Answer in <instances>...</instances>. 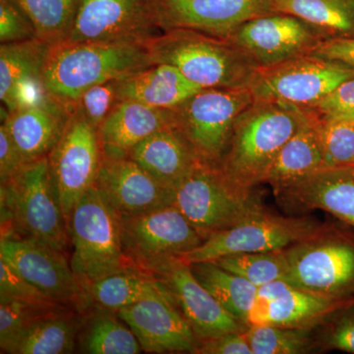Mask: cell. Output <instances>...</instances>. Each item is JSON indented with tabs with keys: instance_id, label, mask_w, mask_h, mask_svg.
I'll return each mask as SVG.
<instances>
[{
	"instance_id": "27",
	"label": "cell",
	"mask_w": 354,
	"mask_h": 354,
	"mask_svg": "<svg viewBox=\"0 0 354 354\" xmlns=\"http://www.w3.org/2000/svg\"><path fill=\"white\" fill-rule=\"evenodd\" d=\"M270 12L295 16L328 39H354V0H268Z\"/></svg>"
},
{
	"instance_id": "5",
	"label": "cell",
	"mask_w": 354,
	"mask_h": 354,
	"mask_svg": "<svg viewBox=\"0 0 354 354\" xmlns=\"http://www.w3.org/2000/svg\"><path fill=\"white\" fill-rule=\"evenodd\" d=\"M1 223L22 237L66 252L68 223L58 200L48 158L27 162L6 184H1Z\"/></svg>"
},
{
	"instance_id": "29",
	"label": "cell",
	"mask_w": 354,
	"mask_h": 354,
	"mask_svg": "<svg viewBox=\"0 0 354 354\" xmlns=\"http://www.w3.org/2000/svg\"><path fill=\"white\" fill-rule=\"evenodd\" d=\"M195 278L228 313L248 326L249 316L258 297L257 286L223 269L214 262L190 264Z\"/></svg>"
},
{
	"instance_id": "32",
	"label": "cell",
	"mask_w": 354,
	"mask_h": 354,
	"mask_svg": "<svg viewBox=\"0 0 354 354\" xmlns=\"http://www.w3.org/2000/svg\"><path fill=\"white\" fill-rule=\"evenodd\" d=\"M31 18L37 38L50 46L68 39L81 0H16Z\"/></svg>"
},
{
	"instance_id": "25",
	"label": "cell",
	"mask_w": 354,
	"mask_h": 354,
	"mask_svg": "<svg viewBox=\"0 0 354 354\" xmlns=\"http://www.w3.org/2000/svg\"><path fill=\"white\" fill-rule=\"evenodd\" d=\"M201 90L178 69L167 64H155L118 80L120 101L131 100L158 109L178 108Z\"/></svg>"
},
{
	"instance_id": "13",
	"label": "cell",
	"mask_w": 354,
	"mask_h": 354,
	"mask_svg": "<svg viewBox=\"0 0 354 354\" xmlns=\"http://www.w3.org/2000/svg\"><path fill=\"white\" fill-rule=\"evenodd\" d=\"M0 259L59 305L84 308L88 299L64 253L26 237L1 236Z\"/></svg>"
},
{
	"instance_id": "31",
	"label": "cell",
	"mask_w": 354,
	"mask_h": 354,
	"mask_svg": "<svg viewBox=\"0 0 354 354\" xmlns=\"http://www.w3.org/2000/svg\"><path fill=\"white\" fill-rule=\"evenodd\" d=\"M50 44L39 39L0 46V99L6 101L13 88L28 77L43 73Z\"/></svg>"
},
{
	"instance_id": "9",
	"label": "cell",
	"mask_w": 354,
	"mask_h": 354,
	"mask_svg": "<svg viewBox=\"0 0 354 354\" xmlns=\"http://www.w3.org/2000/svg\"><path fill=\"white\" fill-rule=\"evenodd\" d=\"M351 77H354L353 66L309 55L258 67L248 88L255 101L306 108Z\"/></svg>"
},
{
	"instance_id": "24",
	"label": "cell",
	"mask_w": 354,
	"mask_h": 354,
	"mask_svg": "<svg viewBox=\"0 0 354 354\" xmlns=\"http://www.w3.org/2000/svg\"><path fill=\"white\" fill-rule=\"evenodd\" d=\"M128 157L171 190H176L200 162L176 127L153 133L134 147Z\"/></svg>"
},
{
	"instance_id": "3",
	"label": "cell",
	"mask_w": 354,
	"mask_h": 354,
	"mask_svg": "<svg viewBox=\"0 0 354 354\" xmlns=\"http://www.w3.org/2000/svg\"><path fill=\"white\" fill-rule=\"evenodd\" d=\"M153 65L176 67L203 88L248 87L258 65L227 39L176 29L145 41Z\"/></svg>"
},
{
	"instance_id": "33",
	"label": "cell",
	"mask_w": 354,
	"mask_h": 354,
	"mask_svg": "<svg viewBox=\"0 0 354 354\" xmlns=\"http://www.w3.org/2000/svg\"><path fill=\"white\" fill-rule=\"evenodd\" d=\"M213 262L247 279L257 288L272 281H285L288 272L286 249L268 252L232 254Z\"/></svg>"
},
{
	"instance_id": "43",
	"label": "cell",
	"mask_w": 354,
	"mask_h": 354,
	"mask_svg": "<svg viewBox=\"0 0 354 354\" xmlns=\"http://www.w3.org/2000/svg\"><path fill=\"white\" fill-rule=\"evenodd\" d=\"M197 353L253 354L244 333H230L200 342Z\"/></svg>"
},
{
	"instance_id": "45",
	"label": "cell",
	"mask_w": 354,
	"mask_h": 354,
	"mask_svg": "<svg viewBox=\"0 0 354 354\" xmlns=\"http://www.w3.org/2000/svg\"><path fill=\"white\" fill-rule=\"evenodd\" d=\"M311 55L354 67V39H326L311 53Z\"/></svg>"
},
{
	"instance_id": "39",
	"label": "cell",
	"mask_w": 354,
	"mask_h": 354,
	"mask_svg": "<svg viewBox=\"0 0 354 354\" xmlns=\"http://www.w3.org/2000/svg\"><path fill=\"white\" fill-rule=\"evenodd\" d=\"M299 109L318 122L354 118V77L344 81L321 101Z\"/></svg>"
},
{
	"instance_id": "16",
	"label": "cell",
	"mask_w": 354,
	"mask_h": 354,
	"mask_svg": "<svg viewBox=\"0 0 354 354\" xmlns=\"http://www.w3.org/2000/svg\"><path fill=\"white\" fill-rule=\"evenodd\" d=\"M151 274L169 290L199 342L230 333H244L248 329L216 301L195 278L190 265L181 258L165 261Z\"/></svg>"
},
{
	"instance_id": "35",
	"label": "cell",
	"mask_w": 354,
	"mask_h": 354,
	"mask_svg": "<svg viewBox=\"0 0 354 354\" xmlns=\"http://www.w3.org/2000/svg\"><path fill=\"white\" fill-rule=\"evenodd\" d=\"M244 334L253 354H299L310 346L307 329L252 325Z\"/></svg>"
},
{
	"instance_id": "11",
	"label": "cell",
	"mask_w": 354,
	"mask_h": 354,
	"mask_svg": "<svg viewBox=\"0 0 354 354\" xmlns=\"http://www.w3.org/2000/svg\"><path fill=\"white\" fill-rule=\"evenodd\" d=\"M120 216L121 239L128 259L150 274L165 261L181 258L204 241L174 206L141 215Z\"/></svg>"
},
{
	"instance_id": "4",
	"label": "cell",
	"mask_w": 354,
	"mask_h": 354,
	"mask_svg": "<svg viewBox=\"0 0 354 354\" xmlns=\"http://www.w3.org/2000/svg\"><path fill=\"white\" fill-rule=\"evenodd\" d=\"M255 188L242 187L218 165L200 160L174 190L172 206L206 241L266 212Z\"/></svg>"
},
{
	"instance_id": "17",
	"label": "cell",
	"mask_w": 354,
	"mask_h": 354,
	"mask_svg": "<svg viewBox=\"0 0 354 354\" xmlns=\"http://www.w3.org/2000/svg\"><path fill=\"white\" fill-rule=\"evenodd\" d=\"M267 14L268 0H156L162 32L186 29L227 39L246 21Z\"/></svg>"
},
{
	"instance_id": "30",
	"label": "cell",
	"mask_w": 354,
	"mask_h": 354,
	"mask_svg": "<svg viewBox=\"0 0 354 354\" xmlns=\"http://www.w3.org/2000/svg\"><path fill=\"white\" fill-rule=\"evenodd\" d=\"M79 324L75 319L53 311L39 316L29 326L18 344V354L71 353Z\"/></svg>"
},
{
	"instance_id": "37",
	"label": "cell",
	"mask_w": 354,
	"mask_h": 354,
	"mask_svg": "<svg viewBox=\"0 0 354 354\" xmlns=\"http://www.w3.org/2000/svg\"><path fill=\"white\" fill-rule=\"evenodd\" d=\"M319 123L322 130L323 167L354 165V118Z\"/></svg>"
},
{
	"instance_id": "15",
	"label": "cell",
	"mask_w": 354,
	"mask_h": 354,
	"mask_svg": "<svg viewBox=\"0 0 354 354\" xmlns=\"http://www.w3.org/2000/svg\"><path fill=\"white\" fill-rule=\"evenodd\" d=\"M157 30L156 0H81L66 41H146Z\"/></svg>"
},
{
	"instance_id": "36",
	"label": "cell",
	"mask_w": 354,
	"mask_h": 354,
	"mask_svg": "<svg viewBox=\"0 0 354 354\" xmlns=\"http://www.w3.org/2000/svg\"><path fill=\"white\" fill-rule=\"evenodd\" d=\"M55 309L41 308L0 297V348L1 353H16L18 344L37 318Z\"/></svg>"
},
{
	"instance_id": "14",
	"label": "cell",
	"mask_w": 354,
	"mask_h": 354,
	"mask_svg": "<svg viewBox=\"0 0 354 354\" xmlns=\"http://www.w3.org/2000/svg\"><path fill=\"white\" fill-rule=\"evenodd\" d=\"M227 39L262 67L311 55L329 39L295 16L271 13L246 21Z\"/></svg>"
},
{
	"instance_id": "8",
	"label": "cell",
	"mask_w": 354,
	"mask_h": 354,
	"mask_svg": "<svg viewBox=\"0 0 354 354\" xmlns=\"http://www.w3.org/2000/svg\"><path fill=\"white\" fill-rule=\"evenodd\" d=\"M253 102L248 87L203 88L174 109L176 127L200 160L220 167L235 120Z\"/></svg>"
},
{
	"instance_id": "12",
	"label": "cell",
	"mask_w": 354,
	"mask_h": 354,
	"mask_svg": "<svg viewBox=\"0 0 354 354\" xmlns=\"http://www.w3.org/2000/svg\"><path fill=\"white\" fill-rule=\"evenodd\" d=\"M51 179L67 223L81 198L95 185L102 162L97 128L74 108L62 138L48 155Z\"/></svg>"
},
{
	"instance_id": "41",
	"label": "cell",
	"mask_w": 354,
	"mask_h": 354,
	"mask_svg": "<svg viewBox=\"0 0 354 354\" xmlns=\"http://www.w3.org/2000/svg\"><path fill=\"white\" fill-rule=\"evenodd\" d=\"M37 38V32L16 0H0V43H17Z\"/></svg>"
},
{
	"instance_id": "21",
	"label": "cell",
	"mask_w": 354,
	"mask_h": 354,
	"mask_svg": "<svg viewBox=\"0 0 354 354\" xmlns=\"http://www.w3.org/2000/svg\"><path fill=\"white\" fill-rule=\"evenodd\" d=\"M274 192L290 211L323 209L354 228V165L323 167Z\"/></svg>"
},
{
	"instance_id": "2",
	"label": "cell",
	"mask_w": 354,
	"mask_h": 354,
	"mask_svg": "<svg viewBox=\"0 0 354 354\" xmlns=\"http://www.w3.org/2000/svg\"><path fill=\"white\" fill-rule=\"evenodd\" d=\"M304 116L298 106L254 100L235 120L221 169L242 187L265 183L274 160Z\"/></svg>"
},
{
	"instance_id": "20",
	"label": "cell",
	"mask_w": 354,
	"mask_h": 354,
	"mask_svg": "<svg viewBox=\"0 0 354 354\" xmlns=\"http://www.w3.org/2000/svg\"><path fill=\"white\" fill-rule=\"evenodd\" d=\"M95 186L120 215H141L174 204V190L165 187L129 157L102 156Z\"/></svg>"
},
{
	"instance_id": "18",
	"label": "cell",
	"mask_w": 354,
	"mask_h": 354,
	"mask_svg": "<svg viewBox=\"0 0 354 354\" xmlns=\"http://www.w3.org/2000/svg\"><path fill=\"white\" fill-rule=\"evenodd\" d=\"M354 297L333 298L301 290L285 281L258 288L248 326L272 325L307 329L353 304Z\"/></svg>"
},
{
	"instance_id": "23",
	"label": "cell",
	"mask_w": 354,
	"mask_h": 354,
	"mask_svg": "<svg viewBox=\"0 0 354 354\" xmlns=\"http://www.w3.org/2000/svg\"><path fill=\"white\" fill-rule=\"evenodd\" d=\"M176 125L174 109L153 108L131 100L120 101L97 129L102 156L127 158L134 147L153 133Z\"/></svg>"
},
{
	"instance_id": "19",
	"label": "cell",
	"mask_w": 354,
	"mask_h": 354,
	"mask_svg": "<svg viewBox=\"0 0 354 354\" xmlns=\"http://www.w3.org/2000/svg\"><path fill=\"white\" fill-rule=\"evenodd\" d=\"M149 353H197L199 341L171 295L146 298L116 312Z\"/></svg>"
},
{
	"instance_id": "22",
	"label": "cell",
	"mask_w": 354,
	"mask_h": 354,
	"mask_svg": "<svg viewBox=\"0 0 354 354\" xmlns=\"http://www.w3.org/2000/svg\"><path fill=\"white\" fill-rule=\"evenodd\" d=\"M73 109L50 97L41 104L9 111L2 123L27 164L48 157L62 138Z\"/></svg>"
},
{
	"instance_id": "7",
	"label": "cell",
	"mask_w": 354,
	"mask_h": 354,
	"mask_svg": "<svg viewBox=\"0 0 354 354\" xmlns=\"http://www.w3.org/2000/svg\"><path fill=\"white\" fill-rule=\"evenodd\" d=\"M286 283L333 298L354 297V234L328 227L286 249Z\"/></svg>"
},
{
	"instance_id": "1",
	"label": "cell",
	"mask_w": 354,
	"mask_h": 354,
	"mask_svg": "<svg viewBox=\"0 0 354 354\" xmlns=\"http://www.w3.org/2000/svg\"><path fill=\"white\" fill-rule=\"evenodd\" d=\"M153 65L145 41H64L50 46L43 76L50 94L74 108L88 88Z\"/></svg>"
},
{
	"instance_id": "40",
	"label": "cell",
	"mask_w": 354,
	"mask_h": 354,
	"mask_svg": "<svg viewBox=\"0 0 354 354\" xmlns=\"http://www.w3.org/2000/svg\"><path fill=\"white\" fill-rule=\"evenodd\" d=\"M0 297L11 298L41 308L55 309L59 306L2 259H0Z\"/></svg>"
},
{
	"instance_id": "10",
	"label": "cell",
	"mask_w": 354,
	"mask_h": 354,
	"mask_svg": "<svg viewBox=\"0 0 354 354\" xmlns=\"http://www.w3.org/2000/svg\"><path fill=\"white\" fill-rule=\"evenodd\" d=\"M329 227L308 216H281L267 211L209 236L181 259L187 264L213 262L237 253L283 250L322 234Z\"/></svg>"
},
{
	"instance_id": "44",
	"label": "cell",
	"mask_w": 354,
	"mask_h": 354,
	"mask_svg": "<svg viewBox=\"0 0 354 354\" xmlns=\"http://www.w3.org/2000/svg\"><path fill=\"white\" fill-rule=\"evenodd\" d=\"M26 162L21 157L6 125L0 127V183L6 184L13 178Z\"/></svg>"
},
{
	"instance_id": "26",
	"label": "cell",
	"mask_w": 354,
	"mask_h": 354,
	"mask_svg": "<svg viewBox=\"0 0 354 354\" xmlns=\"http://www.w3.org/2000/svg\"><path fill=\"white\" fill-rule=\"evenodd\" d=\"M304 115L301 125L283 147L266 177L265 183L271 185L274 191L323 167L320 123L306 113Z\"/></svg>"
},
{
	"instance_id": "6",
	"label": "cell",
	"mask_w": 354,
	"mask_h": 354,
	"mask_svg": "<svg viewBox=\"0 0 354 354\" xmlns=\"http://www.w3.org/2000/svg\"><path fill=\"white\" fill-rule=\"evenodd\" d=\"M68 230L73 246L70 265L85 292L95 281L136 268L123 248L120 214L95 185L72 212Z\"/></svg>"
},
{
	"instance_id": "34",
	"label": "cell",
	"mask_w": 354,
	"mask_h": 354,
	"mask_svg": "<svg viewBox=\"0 0 354 354\" xmlns=\"http://www.w3.org/2000/svg\"><path fill=\"white\" fill-rule=\"evenodd\" d=\"M127 326L111 314L95 316L84 335V351L91 354L141 353L138 339Z\"/></svg>"
},
{
	"instance_id": "38",
	"label": "cell",
	"mask_w": 354,
	"mask_h": 354,
	"mask_svg": "<svg viewBox=\"0 0 354 354\" xmlns=\"http://www.w3.org/2000/svg\"><path fill=\"white\" fill-rule=\"evenodd\" d=\"M118 80L120 79H114L88 88L80 95L74 106L97 129L120 102Z\"/></svg>"
},
{
	"instance_id": "42",
	"label": "cell",
	"mask_w": 354,
	"mask_h": 354,
	"mask_svg": "<svg viewBox=\"0 0 354 354\" xmlns=\"http://www.w3.org/2000/svg\"><path fill=\"white\" fill-rule=\"evenodd\" d=\"M330 349L354 354V301L339 311L325 341Z\"/></svg>"
},
{
	"instance_id": "28",
	"label": "cell",
	"mask_w": 354,
	"mask_h": 354,
	"mask_svg": "<svg viewBox=\"0 0 354 354\" xmlns=\"http://www.w3.org/2000/svg\"><path fill=\"white\" fill-rule=\"evenodd\" d=\"M88 301L118 312L146 298L169 295V290L150 272L132 268L91 283L86 288Z\"/></svg>"
}]
</instances>
